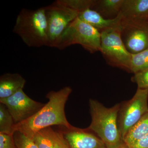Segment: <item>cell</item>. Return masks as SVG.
I'll list each match as a JSON object with an SVG mask.
<instances>
[{"label":"cell","mask_w":148,"mask_h":148,"mask_svg":"<svg viewBox=\"0 0 148 148\" xmlns=\"http://www.w3.org/2000/svg\"><path fill=\"white\" fill-rule=\"evenodd\" d=\"M148 89L138 88L130 100L121 105L118 123L123 140L130 130L148 112Z\"/></svg>","instance_id":"7"},{"label":"cell","mask_w":148,"mask_h":148,"mask_svg":"<svg viewBox=\"0 0 148 148\" xmlns=\"http://www.w3.org/2000/svg\"><path fill=\"white\" fill-rule=\"evenodd\" d=\"M26 81L18 73L4 74L0 77V99L8 98L23 89Z\"/></svg>","instance_id":"14"},{"label":"cell","mask_w":148,"mask_h":148,"mask_svg":"<svg viewBox=\"0 0 148 148\" xmlns=\"http://www.w3.org/2000/svg\"><path fill=\"white\" fill-rule=\"evenodd\" d=\"M72 92L70 86H66L58 91H49L46 96L48 99L47 103L29 119L14 124L13 134L21 132L32 139L38 131L53 125H60L69 130L76 128L68 121L65 112V105Z\"/></svg>","instance_id":"1"},{"label":"cell","mask_w":148,"mask_h":148,"mask_svg":"<svg viewBox=\"0 0 148 148\" xmlns=\"http://www.w3.org/2000/svg\"><path fill=\"white\" fill-rule=\"evenodd\" d=\"M120 106L108 108L96 100H89L91 121L86 129L99 137L107 148H116L124 143L118 123Z\"/></svg>","instance_id":"2"},{"label":"cell","mask_w":148,"mask_h":148,"mask_svg":"<svg viewBox=\"0 0 148 148\" xmlns=\"http://www.w3.org/2000/svg\"><path fill=\"white\" fill-rule=\"evenodd\" d=\"M13 137L16 148H38L32 139L21 132H14Z\"/></svg>","instance_id":"19"},{"label":"cell","mask_w":148,"mask_h":148,"mask_svg":"<svg viewBox=\"0 0 148 148\" xmlns=\"http://www.w3.org/2000/svg\"><path fill=\"white\" fill-rule=\"evenodd\" d=\"M38 148H70L63 131H55L51 127L40 130L33 138Z\"/></svg>","instance_id":"11"},{"label":"cell","mask_w":148,"mask_h":148,"mask_svg":"<svg viewBox=\"0 0 148 148\" xmlns=\"http://www.w3.org/2000/svg\"><path fill=\"white\" fill-rule=\"evenodd\" d=\"M124 0H94L91 9L107 19H113L119 15Z\"/></svg>","instance_id":"15"},{"label":"cell","mask_w":148,"mask_h":148,"mask_svg":"<svg viewBox=\"0 0 148 148\" xmlns=\"http://www.w3.org/2000/svg\"><path fill=\"white\" fill-rule=\"evenodd\" d=\"M76 44L90 53L101 51V32L77 17L64 31L57 48L61 50Z\"/></svg>","instance_id":"5"},{"label":"cell","mask_w":148,"mask_h":148,"mask_svg":"<svg viewBox=\"0 0 148 148\" xmlns=\"http://www.w3.org/2000/svg\"><path fill=\"white\" fill-rule=\"evenodd\" d=\"M0 103L4 105L8 109L15 124L29 119L45 105L30 98L23 89L8 98L0 99Z\"/></svg>","instance_id":"9"},{"label":"cell","mask_w":148,"mask_h":148,"mask_svg":"<svg viewBox=\"0 0 148 148\" xmlns=\"http://www.w3.org/2000/svg\"><path fill=\"white\" fill-rule=\"evenodd\" d=\"M131 80L137 84L138 88L148 89V69L134 74Z\"/></svg>","instance_id":"20"},{"label":"cell","mask_w":148,"mask_h":148,"mask_svg":"<svg viewBox=\"0 0 148 148\" xmlns=\"http://www.w3.org/2000/svg\"><path fill=\"white\" fill-rule=\"evenodd\" d=\"M63 131L70 148H107L99 137L86 128Z\"/></svg>","instance_id":"10"},{"label":"cell","mask_w":148,"mask_h":148,"mask_svg":"<svg viewBox=\"0 0 148 148\" xmlns=\"http://www.w3.org/2000/svg\"><path fill=\"white\" fill-rule=\"evenodd\" d=\"M121 25L122 39L130 53L135 54L148 48V22L121 19Z\"/></svg>","instance_id":"8"},{"label":"cell","mask_w":148,"mask_h":148,"mask_svg":"<svg viewBox=\"0 0 148 148\" xmlns=\"http://www.w3.org/2000/svg\"><path fill=\"white\" fill-rule=\"evenodd\" d=\"M119 27L101 32V50L108 64L130 72L131 53L127 50L121 36Z\"/></svg>","instance_id":"6"},{"label":"cell","mask_w":148,"mask_h":148,"mask_svg":"<svg viewBox=\"0 0 148 148\" xmlns=\"http://www.w3.org/2000/svg\"><path fill=\"white\" fill-rule=\"evenodd\" d=\"M0 148H16L13 135L0 133Z\"/></svg>","instance_id":"21"},{"label":"cell","mask_w":148,"mask_h":148,"mask_svg":"<svg viewBox=\"0 0 148 148\" xmlns=\"http://www.w3.org/2000/svg\"><path fill=\"white\" fill-rule=\"evenodd\" d=\"M15 124L14 120L8 109L0 103V133L13 135L12 130Z\"/></svg>","instance_id":"17"},{"label":"cell","mask_w":148,"mask_h":148,"mask_svg":"<svg viewBox=\"0 0 148 148\" xmlns=\"http://www.w3.org/2000/svg\"><path fill=\"white\" fill-rule=\"evenodd\" d=\"M78 17L97 29L101 33L121 26V18L119 15L113 19H107L90 8H86L79 12Z\"/></svg>","instance_id":"13"},{"label":"cell","mask_w":148,"mask_h":148,"mask_svg":"<svg viewBox=\"0 0 148 148\" xmlns=\"http://www.w3.org/2000/svg\"><path fill=\"white\" fill-rule=\"evenodd\" d=\"M119 15L122 20L148 22V0H124Z\"/></svg>","instance_id":"12"},{"label":"cell","mask_w":148,"mask_h":148,"mask_svg":"<svg viewBox=\"0 0 148 148\" xmlns=\"http://www.w3.org/2000/svg\"><path fill=\"white\" fill-rule=\"evenodd\" d=\"M148 134V112L130 130L123 140V142L129 147Z\"/></svg>","instance_id":"16"},{"label":"cell","mask_w":148,"mask_h":148,"mask_svg":"<svg viewBox=\"0 0 148 148\" xmlns=\"http://www.w3.org/2000/svg\"><path fill=\"white\" fill-rule=\"evenodd\" d=\"M130 148H148V134L129 147Z\"/></svg>","instance_id":"22"},{"label":"cell","mask_w":148,"mask_h":148,"mask_svg":"<svg viewBox=\"0 0 148 148\" xmlns=\"http://www.w3.org/2000/svg\"><path fill=\"white\" fill-rule=\"evenodd\" d=\"M45 9L47 22V46L57 48L64 31L78 17L79 12L70 7L66 0H57Z\"/></svg>","instance_id":"4"},{"label":"cell","mask_w":148,"mask_h":148,"mask_svg":"<svg viewBox=\"0 0 148 148\" xmlns=\"http://www.w3.org/2000/svg\"><path fill=\"white\" fill-rule=\"evenodd\" d=\"M148 69V48L143 51L131 54L130 72L134 74Z\"/></svg>","instance_id":"18"},{"label":"cell","mask_w":148,"mask_h":148,"mask_svg":"<svg viewBox=\"0 0 148 148\" xmlns=\"http://www.w3.org/2000/svg\"><path fill=\"white\" fill-rule=\"evenodd\" d=\"M116 148H130L129 147H128L127 145H125V143H123L122 145H121L119 147H118Z\"/></svg>","instance_id":"23"},{"label":"cell","mask_w":148,"mask_h":148,"mask_svg":"<svg viewBox=\"0 0 148 148\" xmlns=\"http://www.w3.org/2000/svg\"><path fill=\"white\" fill-rule=\"evenodd\" d=\"M13 32L29 47L47 46V22L45 7L36 10L22 9L16 17Z\"/></svg>","instance_id":"3"}]
</instances>
